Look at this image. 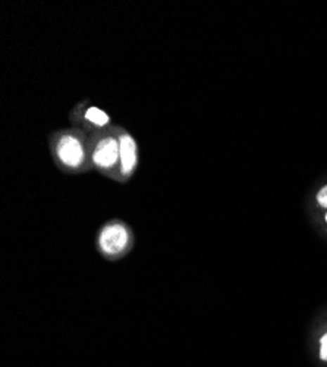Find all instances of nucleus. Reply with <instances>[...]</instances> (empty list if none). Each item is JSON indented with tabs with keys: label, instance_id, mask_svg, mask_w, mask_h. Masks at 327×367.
I'll return each mask as SVG.
<instances>
[{
	"label": "nucleus",
	"instance_id": "obj_1",
	"mask_svg": "<svg viewBox=\"0 0 327 367\" xmlns=\"http://www.w3.org/2000/svg\"><path fill=\"white\" fill-rule=\"evenodd\" d=\"M51 154L63 172H87L91 168L90 134L82 128H68L55 132L51 137Z\"/></svg>",
	"mask_w": 327,
	"mask_h": 367
},
{
	"label": "nucleus",
	"instance_id": "obj_2",
	"mask_svg": "<svg viewBox=\"0 0 327 367\" xmlns=\"http://www.w3.org/2000/svg\"><path fill=\"white\" fill-rule=\"evenodd\" d=\"M90 162L91 168L117 181L119 138L115 127L90 135Z\"/></svg>",
	"mask_w": 327,
	"mask_h": 367
},
{
	"label": "nucleus",
	"instance_id": "obj_3",
	"mask_svg": "<svg viewBox=\"0 0 327 367\" xmlns=\"http://www.w3.org/2000/svg\"><path fill=\"white\" fill-rule=\"evenodd\" d=\"M119 138V177L117 181H129L140 165V149L134 135L120 127H115Z\"/></svg>",
	"mask_w": 327,
	"mask_h": 367
},
{
	"label": "nucleus",
	"instance_id": "obj_4",
	"mask_svg": "<svg viewBox=\"0 0 327 367\" xmlns=\"http://www.w3.org/2000/svg\"><path fill=\"white\" fill-rule=\"evenodd\" d=\"M131 244V232L122 222H109L98 234V247L109 257L124 254Z\"/></svg>",
	"mask_w": 327,
	"mask_h": 367
},
{
	"label": "nucleus",
	"instance_id": "obj_5",
	"mask_svg": "<svg viewBox=\"0 0 327 367\" xmlns=\"http://www.w3.org/2000/svg\"><path fill=\"white\" fill-rule=\"evenodd\" d=\"M81 119H82V125H84V131L85 132H90L91 134H97V132H101V131H106L110 127V118L109 115L97 108V106H93V104H90V106H85L82 109V113H81Z\"/></svg>",
	"mask_w": 327,
	"mask_h": 367
},
{
	"label": "nucleus",
	"instance_id": "obj_6",
	"mask_svg": "<svg viewBox=\"0 0 327 367\" xmlns=\"http://www.w3.org/2000/svg\"><path fill=\"white\" fill-rule=\"evenodd\" d=\"M316 200L320 207H327V184L319 189Z\"/></svg>",
	"mask_w": 327,
	"mask_h": 367
},
{
	"label": "nucleus",
	"instance_id": "obj_7",
	"mask_svg": "<svg viewBox=\"0 0 327 367\" xmlns=\"http://www.w3.org/2000/svg\"><path fill=\"white\" fill-rule=\"evenodd\" d=\"M320 357L321 360H327V334H324L320 340Z\"/></svg>",
	"mask_w": 327,
	"mask_h": 367
},
{
	"label": "nucleus",
	"instance_id": "obj_8",
	"mask_svg": "<svg viewBox=\"0 0 327 367\" xmlns=\"http://www.w3.org/2000/svg\"><path fill=\"white\" fill-rule=\"evenodd\" d=\"M324 219H326V222H327V213H326V216H324Z\"/></svg>",
	"mask_w": 327,
	"mask_h": 367
}]
</instances>
